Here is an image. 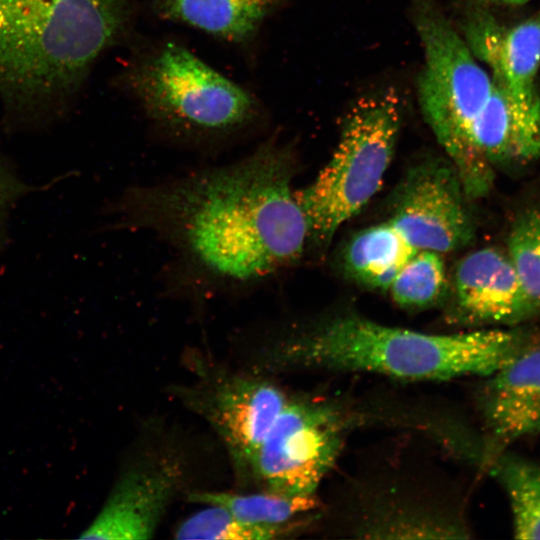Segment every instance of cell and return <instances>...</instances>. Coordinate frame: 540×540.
I'll return each mask as SVG.
<instances>
[{
    "label": "cell",
    "instance_id": "1",
    "mask_svg": "<svg viewBox=\"0 0 540 540\" xmlns=\"http://www.w3.org/2000/svg\"><path fill=\"white\" fill-rule=\"evenodd\" d=\"M288 147L269 139L219 167L128 189L129 228L152 232L189 269L228 287L255 285L295 262L308 239Z\"/></svg>",
    "mask_w": 540,
    "mask_h": 540
},
{
    "label": "cell",
    "instance_id": "2",
    "mask_svg": "<svg viewBox=\"0 0 540 540\" xmlns=\"http://www.w3.org/2000/svg\"><path fill=\"white\" fill-rule=\"evenodd\" d=\"M530 340L520 328L427 334L340 314L255 340L244 353L242 366L267 376L328 371L413 381L488 377Z\"/></svg>",
    "mask_w": 540,
    "mask_h": 540
},
{
    "label": "cell",
    "instance_id": "3",
    "mask_svg": "<svg viewBox=\"0 0 540 540\" xmlns=\"http://www.w3.org/2000/svg\"><path fill=\"white\" fill-rule=\"evenodd\" d=\"M133 16V0H0V98L39 103L72 92Z\"/></svg>",
    "mask_w": 540,
    "mask_h": 540
},
{
    "label": "cell",
    "instance_id": "4",
    "mask_svg": "<svg viewBox=\"0 0 540 540\" xmlns=\"http://www.w3.org/2000/svg\"><path fill=\"white\" fill-rule=\"evenodd\" d=\"M122 82L155 127L183 141L227 140L263 115L255 95L173 41L138 53Z\"/></svg>",
    "mask_w": 540,
    "mask_h": 540
},
{
    "label": "cell",
    "instance_id": "5",
    "mask_svg": "<svg viewBox=\"0 0 540 540\" xmlns=\"http://www.w3.org/2000/svg\"><path fill=\"white\" fill-rule=\"evenodd\" d=\"M402 111L393 87L354 102L332 157L314 181L296 193L308 239L327 244L379 190L393 158Z\"/></svg>",
    "mask_w": 540,
    "mask_h": 540
},
{
    "label": "cell",
    "instance_id": "6",
    "mask_svg": "<svg viewBox=\"0 0 540 540\" xmlns=\"http://www.w3.org/2000/svg\"><path fill=\"white\" fill-rule=\"evenodd\" d=\"M412 8L424 52L417 81L420 108L465 188L471 177L470 135L492 78L432 0H412Z\"/></svg>",
    "mask_w": 540,
    "mask_h": 540
},
{
    "label": "cell",
    "instance_id": "7",
    "mask_svg": "<svg viewBox=\"0 0 540 540\" xmlns=\"http://www.w3.org/2000/svg\"><path fill=\"white\" fill-rule=\"evenodd\" d=\"M191 468L182 439L150 422L130 445L103 507L81 538H152L173 502L191 491Z\"/></svg>",
    "mask_w": 540,
    "mask_h": 540
},
{
    "label": "cell",
    "instance_id": "8",
    "mask_svg": "<svg viewBox=\"0 0 540 540\" xmlns=\"http://www.w3.org/2000/svg\"><path fill=\"white\" fill-rule=\"evenodd\" d=\"M193 380L170 388L224 445L233 469L246 482L250 463L289 396L269 376L239 368L191 361Z\"/></svg>",
    "mask_w": 540,
    "mask_h": 540
},
{
    "label": "cell",
    "instance_id": "9",
    "mask_svg": "<svg viewBox=\"0 0 540 540\" xmlns=\"http://www.w3.org/2000/svg\"><path fill=\"white\" fill-rule=\"evenodd\" d=\"M347 428L336 404L289 397L254 454L247 481L281 495L315 496L336 463Z\"/></svg>",
    "mask_w": 540,
    "mask_h": 540
},
{
    "label": "cell",
    "instance_id": "10",
    "mask_svg": "<svg viewBox=\"0 0 540 540\" xmlns=\"http://www.w3.org/2000/svg\"><path fill=\"white\" fill-rule=\"evenodd\" d=\"M465 196L452 164L428 160L407 173L389 221L418 251L450 252L473 238Z\"/></svg>",
    "mask_w": 540,
    "mask_h": 540
},
{
    "label": "cell",
    "instance_id": "11",
    "mask_svg": "<svg viewBox=\"0 0 540 540\" xmlns=\"http://www.w3.org/2000/svg\"><path fill=\"white\" fill-rule=\"evenodd\" d=\"M454 318L469 325L515 326L540 316V302L524 288L507 254L495 247L475 250L457 264Z\"/></svg>",
    "mask_w": 540,
    "mask_h": 540
},
{
    "label": "cell",
    "instance_id": "12",
    "mask_svg": "<svg viewBox=\"0 0 540 540\" xmlns=\"http://www.w3.org/2000/svg\"><path fill=\"white\" fill-rule=\"evenodd\" d=\"M480 396L487 467L516 441L540 433V343L532 340L489 375Z\"/></svg>",
    "mask_w": 540,
    "mask_h": 540
},
{
    "label": "cell",
    "instance_id": "13",
    "mask_svg": "<svg viewBox=\"0 0 540 540\" xmlns=\"http://www.w3.org/2000/svg\"><path fill=\"white\" fill-rule=\"evenodd\" d=\"M466 40L475 57L488 65L493 82L512 103L525 115L540 120L536 84L540 68V18L505 28L488 15H477L468 21Z\"/></svg>",
    "mask_w": 540,
    "mask_h": 540
},
{
    "label": "cell",
    "instance_id": "14",
    "mask_svg": "<svg viewBox=\"0 0 540 540\" xmlns=\"http://www.w3.org/2000/svg\"><path fill=\"white\" fill-rule=\"evenodd\" d=\"M285 0H151L162 20L185 24L230 44L253 42Z\"/></svg>",
    "mask_w": 540,
    "mask_h": 540
},
{
    "label": "cell",
    "instance_id": "15",
    "mask_svg": "<svg viewBox=\"0 0 540 540\" xmlns=\"http://www.w3.org/2000/svg\"><path fill=\"white\" fill-rule=\"evenodd\" d=\"M417 252L400 231L387 221L365 228L353 236L345 251V268L360 284L387 290Z\"/></svg>",
    "mask_w": 540,
    "mask_h": 540
},
{
    "label": "cell",
    "instance_id": "16",
    "mask_svg": "<svg viewBox=\"0 0 540 540\" xmlns=\"http://www.w3.org/2000/svg\"><path fill=\"white\" fill-rule=\"evenodd\" d=\"M186 500L221 506L244 522L275 528L285 534L293 531L300 523V517L317 507L316 496H286L265 490L246 494L191 490L186 494Z\"/></svg>",
    "mask_w": 540,
    "mask_h": 540
},
{
    "label": "cell",
    "instance_id": "17",
    "mask_svg": "<svg viewBox=\"0 0 540 540\" xmlns=\"http://www.w3.org/2000/svg\"><path fill=\"white\" fill-rule=\"evenodd\" d=\"M488 468L507 494L514 537L540 540V466L504 452Z\"/></svg>",
    "mask_w": 540,
    "mask_h": 540
},
{
    "label": "cell",
    "instance_id": "18",
    "mask_svg": "<svg viewBox=\"0 0 540 540\" xmlns=\"http://www.w3.org/2000/svg\"><path fill=\"white\" fill-rule=\"evenodd\" d=\"M445 287V266L440 253L420 250L400 270L389 290L399 306L420 309L435 304Z\"/></svg>",
    "mask_w": 540,
    "mask_h": 540
},
{
    "label": "cell",
    "instance_id": "19",
    "mask_svg": "<svg viewBox=\"0 0 540 540\" xmlns=\"http://www.w3.org/2000/svg\"><path fill=\"white\" fill-rule=\"evenodd\" d=\"M204 508L182 521L175 530L176 539L269 540L282 537L281 530L244 522L217 505Z\"/></svg>",
    "mask_w": 540,
    "mask_h": 540
},
{
    "label": "cell",
    "instance_id": "20",
    "mask_svg": "<svg viewBox=\"0 0 540 540\" xmlns=\"http://www.w3.org/2000/svg\"><path fill=\"white\" fill-rule=\"evenodd\" d=\"M506 252L524 288L540 302V206L529 207L517 215Z\"/></svg>",
    "mask_w": 540,
    "mask_h": 540
},
{
    "label": "cell",
    "instance_id": "21",
    "mask_svg": "<svg viewBox=\"0 0 540 540\" xmlns=\"http://www.w3.org/2000/svg\"><path fill=\"white\" fill-rule=\"evenodd\" d=\"M13 191L14 186L0 167V212H2L6 203L11 199Z\"/></svg>",
    "mask_w": 540,
    "mask_h": 540
},
{
    "label": "cell",
    "instance_id": "22",
    "mask_svg": "<svg viewBox=\"0 0 540 540\" xmlns=\"http://www.w3.org/2000/svg\"><path fill=\"white\" fill-rule=\"evenodd\" d=\"M489 1L503 2V3H509V4H523L530 0H489Z\"/></svg>",
    "mask_w": 540,
    "mask_h": 540
}]
</instances>
